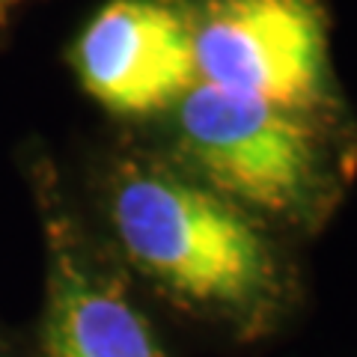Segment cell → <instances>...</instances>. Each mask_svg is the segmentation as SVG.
<instances>
[{
	"label": "cell",
	"instance_id": "5",
	"mask_svg": "<svg viewBox=\"0 0 357 357\" xmlns=\"http://www.w3.org/2000/svg\"><path fill=\"white\" fill-rule=\"evenodd\" d=\"M42 357H164L152 321L63 218L51 223Z\"/></svg>",
	"mask_w": 357,
	"mask_h": 357
},
{
	"label": "cell",
	"instance_id": "1",
	"mask_svg": "<svg viewBox=\"0 0 357 357\" xmlns=\"http://www.w3.org/2000/svg\"><path fill=\"white\" fill-rule=\"evenodd\" d=\"M107 223L134 271L244 345L274 337L301 304L289 238L173 161H122Z\"/></svg>",
	"mask_w": 357,
	"mask_h": 357
},
{
	"label": "cell",
	"instance_id": "2",
	"mask_svg": "<svg viewBox=\"0 0 357 357\" xmlns=\"http://www.w3.org/2000/svg\"><path fill=\"white\" fill-rule=\"evenodd\" d=\"M176 164L277 236H316L342 206L357 137L342 107H289L194 84L170 110Z\"/></svg>",
	"mask_w": 357,
	"mask_h": 357
},
{
	"label": "cell",
	"instance_id": "6",
	"mask_svg": "<svg viewBox=\"0 0 357 357\" xmlns=\"http://www.w3.org/2000/svg\"><path fill=\"white\" fill-rule=\"evenodd\" d=\"M18 3V0H0V18H3L6 13H9V9H13Z\"/></svg>",
	"mask_w": 357,
	"mask_h": 357
},
{
	"label": "cell",
	"instance_id": "4",
	"mask_svg": "<svg viewBox=\"0 0 357 357\" xmlns=\"http://www.w3.org/2000/svg\"><path fill=\"white\" fill-rule=\"evenodd\" d=\"M81 84L105 110L170 114L197 84L188 0H107L75 45Z\"/></svg>",
	"mask_w": 357,
	"mask_h": 357
},
{
	"label": "cell",
	"instance_id": "3",
	"mask_svg": "<svg viewBox=\"0 0 357 357\" xmlns=\"http://www.w3.org/2000/svg\"><path fill=\"white\" fill-rule=\"evenodd\" d=\"M197 81L289 107H342L319 0L191 3Z\"/></svg>",
	"mask_w": 357,
	"mask_h": 357
}]
</instances>
